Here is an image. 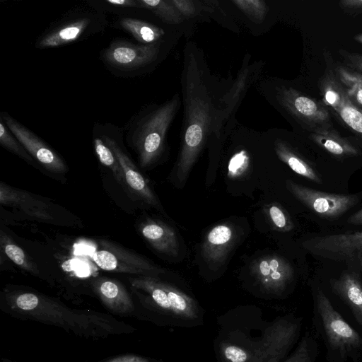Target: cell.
I'll return each instance as SVG.
<instances>
[{
  "label": "cell",
  "instance_id": "6da1fadb",
  "mask_svg": "<svg viewBox=\"0 0 362 362\" xmlns=\"http://www.w3.org/2000/svg\"><path fill=\"white\" fill-rule=\"evenodd\" d=\"M182 83L185 119L175 172L179 183H185L209 133L218 130L223 122L222 112L216 108L201 69L191 52L186 56Z\"/></svg>",
  "mask_w": 362,
  "mask_h": 362
},
{
  "label": "cell",
  "instance_id": "7a4b0ae2",
  "mask_svg": "<svg viewBox=\"0 0 362 362\" xmlns=\"http://www.w3.org/2000/svg\"><path fill=\"white\" fill-rule=\"evenodd\" d=\"M298 330V324L286 317L267 323L255 337L238 325H223L216 343L217 361L279 362L294 342Z\"/></svg>",
  "mask_w": 362,
  "mask_h": 362
},
{
  "label": "cell",
  "instance_id": "3957f363",
  "mask_svg": "<svg viewBox=\"0 0 362 362\" xmlns=\"http://www.w3.org/2000/svg\"><path fill=\"white\" fill-rule=\"evenodd\" d=\"M179 105V97L175 95L145 115L132 127L131 141L138 153L141 167L150 166L160 156L167 131Z\"/></svg>",
  "mask_w": 362,
  "mask_h": 362
},
{
  "label": "cell",
  "instance_id": "277c9868",
  "mask_svg": "<svg viewBox=\"0 0 362 362\" xmlns=\"http://www.w3.org/2000/svg\"><path fill=\"white\" fill-rule=\"evenodd\" d=\"M133 288L148 294L153 303L165 315L184 322H194L201 317L198 304L189 295L152 276L129 279Z\"/></svg>",
  "mask_w": 362,
  "mask_h": 362
},
{
  "label": "cell",
  "instance_id": "5b68a950",
  "mask_svg": "<svg viewBox=\"0 0 362 362\" xmlns=\"http://www.w3.org/2000/svg\"><path fill=\"white\" fill-rule=\"evenodd\" d=\"M324 58L326 68L318 83L323 103L334 112L347 128L362 139V109L351 100L345 88L338 81L329 52H324Z\"/></svg>",
  "mask_w": 362,
  "mask_h": 362
},
{
  "label": "cell",
  "instance_id": "8992f818",
  "mask_svg": "<svg viewBox=\"0 0 362 362\" xmlns=\"http://www.w3.org/2000/svg\"><path fill=\"white\" fill-rule=\"evenodd\" d=\"M100 243L101 249L93 253L92 259L103 270L152 276L164 272L146 258L118 244L105 240Z\"/></svg>",
  "mask_w": 362,
  "mask_h": 362
},
{
  "label": "cell",
  "instance_id": "52a82bcc",
  "mask_svg": "<svg viewBox=\"0 0 362 362\" xmlns=\"http://www.w3.org/2000/svg\"><path fill=\"white\" fill-rule=\"evenodd\" d=\"M288 190L306 207L325 218L341 216L358 202L356 194L327 193L310 188L292 180L286 182Z\"/></svg>",
  "mask_w": 362,
  "mask_h": 362
},
{
  "label": "cell",
  "instance_id": "ba28073f",
  "mask_svg": "<svg viewBox=\"0 0 362 362\" xmlns=\"http://www.w3.org/2000/svg\"><path fill=\"white\" fill-rule=\"evenodd\" d=\"M278 98L282 106L310 132L332 126L325 105L289 87H282Z\"/></svg>",
  "mask_w": 362,
  "mask_h": 362
},
{
  "label": "cell",
  "instance_id": "9c48e42d",
  "mask_svg": "<svg viewBox=\"0 0 362 362\" xmlns=\"http://www.w3.org/2000/svg\"><path fill=\"white\" fill-rule=\"evenodd\" d=\"M310 253L335 261L362 257V232L316 236L303 243Z\"/></svg>",
  "mask_w": 362,
  "mask_h": 362
},
{
  "label": "cell",
  "instance_id": "30bf717a",
  "mask_svg": "<svg viewBox=\"0 0 362 362\" xmlns=\"http://www.w3.org/2000/svg\"><path fill=\"white\" fill-rule=\"evenodd\" d=\"M250 270L259 286L264 291L274 294L283 292L294 275L290 262L277 255H267L255 259Z\"/></svg>",
  "mask_w": 362,
  "mask_h": 362
},
{
  "label": "cell",
  "instance_id": "8fae6325",
  "mask_svg": "<svg viewBox=\"0 0 362 362\" xmlns=\"http://www.w3.org/2000/svg\"><path fill=\"white\" fill-rule=\"evenodd\" d=\"M1 119L34 160L47 170L54 173L68 170L62 158L30 129L7 113L1 114Z\"/></svg>",
  "mask_w": 362,
  "mask_h": 362
},
{
  "label": "cell",
  "instance_id": "7c38bea8",
  "mask_svg": "<svg viewBox=\"0 0 362 362\" xmlns=\"http://www.w3.org/2000/svg\"><path fill=\"white\" fill-rule=\"evenodd\" d=\"M316 297L318 311L332 346L341 350L358 346L361 344L358 333L334 310L324 292L319 290Z\"/></svg>",
  "mask_w": 362,
  "mask_h": 362
},
{
  "label": "cell",
  "instance_id": "4fadbf2b",
  "mask_svg": "<svg viewBox=\"0 0 362 362\" xmlns=\"http://www.w3.org/2000/svg\"><path fill=\"white\" fill-rule=\"evenodd\" d=\"M159 52L157 43L135 45L127 41L112 42L103 53L110 65L123 70L143 67L156 59Z\"/></svg>",
  "mask_w": 362,
  "mask_h": 362
},
{
  "label": "cell",
  "instance_id": "5bb4252c",
  "mask_svg": "<svg viewBox=\"0 0 362 362\" xmlns=\"http://www.w3.org/2000/svg\"><path fill=\"white\" fill-rule=\"evenodd\" d=\"M0 203L2 206L17 209L41 221L54 220L51 202L23 189L0 183Z\"/></svg>",
  "mask_w": 362,
  "mask_h": 362
},
{
  "label": "cell",
  "instance_id": "9a60e30c",
  "mask_svg": "<svg viewBox=\"0 0 362 362\" xmlns=\"http://www.w3.org/2000/svg\"><path fill=\"white\" fill-rule=\"evenodd\" d=\"M100 137L117 158L124 173V182L129 188L146 204L159 209L160 206L159 202L147 180L140 173L118 142L112 136L105 134H103Z\"/></svg>",
  "mask_w": 362,
  "mask_h": 362
},
{
  "label": "cell",
  "instance_id": "2e32d148",
  "mask_svg": "<svg viewBox=\"0 0 362 362\" xmlns=\"http://www.w3.org/2000/svg\"><path fill=\"white\" fill-rule=\"evenodd\" d=\"M235 231L232 226L226 223L216 225L206 235L202 244V255L211 267L221 265L235 239Z\"/></svg>",
  "mask_w": 362,
  "mask_h": 362
},
{
  "label": "cell",
  "instance_id": "e0dca14e",
  "mask_svg": "<svg viewBox=\"0 0 362 362\" xmlns=\"http://www.w3.org/2000/svg\"><path fill=\"white\" fill-rule=\"evenodd\" d=\"M91 285L109 310L119 313H128L133 310L134 304L129 293L117 280L98 277L92 281Z\"/></svg>",
  "mask_w": 362,
  "mask_h": 362
},
{
  "label": "cell",
  "instance_id": "ac0fdd59",
  "mask_svg": "<svg viewBox=\"0 0 362 362\" xmlns=\"http://www.w3.org/2000/svg\"><path fill=\"white\" fill-rule=\"evenodd\" d=\"M143 238L158 252L176 257L178 255V240L175 230L163 222L148 219L139 228Z\"/></svg>",
  "mask_w": 362,
  "mask_h": 362
},
{
  "label": "cell",
  "instance_id": "d6986e66",
  "mask_svg": "<svg viewBox=\"0 0 362 362\" xmlns=\"http://www.w3.org/2000/svg\"><path fill=\"white\" fill-rule=\"evenodd\" d=\"M332 291L351 309L356 320L362 325V284L358 276L345 272L330 281Z\"/></svg>",
  "mask_w": 362,
  "mask_h": 362
},
{
  "label": "cell",
  "instance_id": "ffe728a7",
  "mask_svg": "<svg viewBox=\"0 0 362 362\" xmlns=\"http://www.w3.org/2000/svg\"><path fill=\"white\" fill-rule=\"evenodd\" d=\"M309 138L327 152L339 158L354 157L361 153L357 147L342 137L332 126L311 132Z\"/></svg>",
  "mask_w": 362,
  "mask_h": 362
},
{
  "label": "cell",
  "instance_id": "44dd1931",
  "mask_svg": "<svg viewBox=\"0 0 362 362\" xmlns=\"http://www.w3.org/2000/svg\"><path fill=\"white\" fill-rule=\"evenodd\" d=\"M90 20L87 18L75 19L63 24L43 35L37 43L39 48L62 46L78 39L87 30Z\"/></svg>",
  "mask_w": 362,
  "mask_h": 362
},
{
  "label": "cell",
  "instance_id": "7402d4cb",
  "mask_svg": "<svg viewBox=\"0 0 362 362\" xmlns=\"http://www.w3.org/2000/svg\"><path fill=\"white\" fill-rule=\"evenodd\" d=\"M275 151L278 158L294 173L309 180L320 184L322 178L318 172L305 159L294 151L286 143L277 141Z\"/></svg>",
  "mask_w": 362,
  "mask_h": 362
},
{
  "label": "cell",
  "instance_id": "603a6c76",
  "mask_svg": "<svg viewBox=\"0 0 362 362\" xmlns=\"http://www.w3.org/2000/svg\"><path fill=\"white\" fill-rule=\"evenodd\" d=\"M333 69L349 98L356 106L362 109V74L339 63H334Z\"/></svg>",
  "mask_w": 362,
  "mask_h": 362
},
{
  "label": "cell",
  "instance_id": "cb8c5ba5",
  "mask_svg": "<svg viewBox=\"0 0 362 362\" xmlns=\"http://www.w3.org/2000/svg\"><path fill=\"white\" fill-rule=\"evenodd\" d=\"M120 25L144 45L156 43L164 35L162 28L139 19L123 18Z\"/></svg>",
  "mask_w": 362,
  "mask_h": 362
},
{
  "label": "cell",
  "instance_id": "d4e9b609",
  "mask_svg": "<svg viewBox=\"0 0 362 362\" xmlns=\"http://www.w3.org/2000/svg\"><path fill=\"white\" fill-rule=\"evenodd\" d=\"M0 246L1 252L21 269L33 275L39 274L40 271L37 265L2 230L0 232Z\"/></svg>",
  "mask_w": 362,
  "mask_h": 362
},
{
  "label": "cell",
  "instance_id": "484cf974",
  "mask_svg": "<svg viewBox=\"0 0 362 362\" xmlns=\"http://www.w3.org/2000/svg\"><path fill=\"white\" fill-rule=\"evenodd\" d=\"M141 8L151 11L163 22L178 24L183 21L182 16L176 9L171 0H138Z\"/></svg>",
  "mask_w": 362,
  "mask_h": 362
},
{
  "label": "cell",
  "instance_id": "4316f807",
  "mask_svg": "<svg viewBox=\"0 0 362 362\" xmlns=\"http://www.w3.org/2000/svg\"><path fill=\"white\" fill-rule=\"evenodd\" d=\"M93 144L100 162L112 172L115 179L119 182L124 183L123 170L112 150L106 145L101 137H94Z\"/></svg>",
  "mask_w": 362,
  "mask_h": 362
},
{
  "label": "cell",
  "instance_id": "83f0119b",
  "mask_svg": "<svg viewBox=\"0 0 362 362\" xmlns=\"http://www.w3.org/2000/svg\"><path fill=\"white\" fill-rule=\"evenodd\" d=\"M264 211L274 230L288 232L293 229L294 224L290 216L279 204H267L264 206Z\"/></svg>",
  "mask_w": 362,
  "mask_h": 362
},
{
  "label": "cell",
  "instance_id": "f1b7e54d",
  "mask_svg": "<svg viewBox=\"0 0 362 362\" xmlns=\"http://www.w3.org/2000/svg\"><path fill=\"white\" fill-rule=\"evenodd\" d=\"M0 143L2 146L18 155L26 161L29 163L34 161V158L11 133L1 119L0 121Z\"/></svg>",
  "mask_w": 362,
  "mask_h": 362
},
{
  "label": "cell",
  "instance_id": "f546056e",
  "mask_svg": "<svg viewBox=\"0 0 362 362\" xmlns=\"http://www.w3.org/2000/svg\"><path fill=\"white\" fill-rule=\"evenodd\" d=\"M232 2L248 18L255 22L262 21L267 11V7L264 1L235 0Z\"/></svg>",
  "mask_w": 362,
  "mask_h": 362
},
{
  "label": "cell",
  "instance_id": "4dcf8cb0",
  "mask_svg": "<svg viewBox=\"0 0 362 362\" xmlns=\"http://www.w3.org/2000/svg\"><path fill=\"white\" fill-rule=\"evenodd\" d=\"M249 163V156L245 151L235 153L228 163V177L235 179L242 176L248 168Z\"/></svg>",
  "mask_w": 362,
  "mask_h": 362
},
{
  "label": "cell",
  "instance_id": "1f68e13d",
  "mask_svg": "<svg viewBox=\"0 0 362 362\" xmlns=\"http://www.w3.org/2000/svg\"><path fill=\"white\" fill-rule=\"evenodd\" d=\"M338 53L343 59L344 66L362 74V54L339 49Z\"/></svg>",
  "mask_w": 362,
  "mask_h": 362
},
{
  "label": "cell",
  "instance_id": "d6a6232c",
  "mask_svg": "<svg viewBox=\"0 0 362 362\" xmlns=\"http://www.w3.org/2000/svg\"><path fill=\"white\" fill-rule=\"evenodd\" d=\"M284 362H312L307 339L304 338L295 351Z\"/></svg>",
  "mask_w": 362,
  "mask_h": 362
},
{
  "label": "cell",
  "instance_id": "836d02e7",
  "mask_svg": "<svg viewBox=\"0 0 362 362\" xmlns=\"http://www.w3.org/2000/svg\"><path fill=\"white\" fill-rule=\"evenodd\" d=\"M172 4L182 17H193L198 11L196 2L191 0H171Z\"/></svg>",
  "mask_w": 362,
  "mask_h": 362
},
{
  "label": "cell",
  "instance_id": "e575fe53",
  "mask_svg": "<svg viewBox=\"0 0 362 362\" xmlns=\"http://www.w3.org/2000/svg\"><path fill=\"white\" fill-rule=\"evenodd\" d=\"M338 4L343 12L352 17L362 13V0H341Z\"/></svg>",
  "mask_w": 362,
  "mask_h": 362
},
{
  "label": "cell",
  "instance_id": "d590c367",
  "mask_svg": "<svg viewBox=\"0 0 362 362\" xmlns=\"http://www.w3.org/2000/svg\"><path fill=\"white\" fill-rule=\"evenodd\" d=\"M105 1L115 6L125 8H141L138 0H107Z\"/></svg>",
  "mask_w": 362,
  "mask_h": 362
},
{
  "label": "cell",
  "instance_id": "8d00e7d4",
  "mask_svg": "<svg viewBox=\"0 0 362 362\" xmlns=\"http://www.w3.org/2000/svg\"><path fill=\"white\" fill-rule=\"evenodd\" d=\"M106 362H148V361L139 356L125 355L115 358H112Z\"/></svg>",
  "mask_w": 362,
  "mask_h": 362
},
{
  "label": "cell",
  "instance_id": "74e56055",
  "mask_svg": "<svg viewBox=\"0 0 362 362\" xmlns=\"http://www.w3.org/2000/svg\"><path fill=\"white\" fill-rule=\"evenodd\" d=\"M348 223L353 225L362 226V208L348 218Z\"/></svg>",
  "mask_w": 362,
  "mask_h": 362
},
{
  "label": "cell",
  "instance_id": "f35d334b",
  "mask_svg": "<svg viewBox=\"0 0 362 362\" xmlns=\"http://www.w3.org/2000/svg\"><path fill=\"white\" fill-rule=\"evenodd\" d=\"M354 40L359 44L362 45V33L355 35L354 36Z\"/></svg>",
  "mask_w": 362,
  "mask_h": 362
}]
</instances>
